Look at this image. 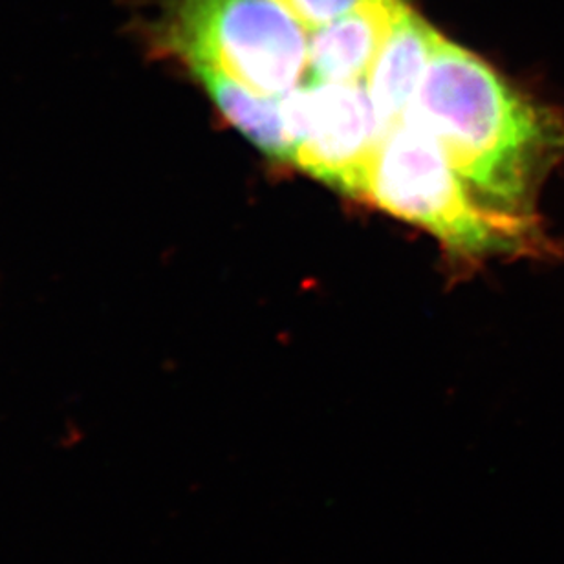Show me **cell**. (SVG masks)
Returning a JSON list of instances; mask_svg holds the SVG:
<instances>
[{
	"label": "cell",
	"mask_w": 564,
	"mask_h": 564,
	"mask_svg": "<svg viewBox=\"0 0 564 564\" xmlns=\"http://www.w3.org/2000/svg\"><path fill=\"white\" fill-rule=\"evenodd\" d=\"M403 118L438 141L475 195L506 212L533 215L539 184L564 158L563 118L444 37Z\"/></svg>",
	"instance_id": "obj_1"
},
{
	"label": "cell",
	"mask_w": 564,
	"mask_h": 564,
	"mask_svg": "<svg viewBox=\"0 0 564 564\" xmlns=\"http://www.w3.org/2000/svg\"><path fill=\"white\" fill-rule=\"evenodd\" d=\"M359 198L416 224L464 256L543 250L538 218L499 209L475 195L438 141L409 118L381 138Z\"/></svg>",
	"instance_id": "obj_2"
},
{
	"label": "cell",
	"mask_w": 564,
	"mask_h": 564,
	"mask_svg": "<svg viewBox=\"0 0 564 564\" xmlns=\"http://www.w3.org/2000/svg\"><path fill=\"white\" fill-rule=\"evenodd\" d=\"M143 33L187 68L209 66L268 96L308 74L310 32L279 0H162Z\"/></svg>",
	"instance_id": "obj_3"
},
{
	"label": "cell",
	"mask_w": 564,
	"mask_h": 564,
	"mask_svg": "<svg viewBox=\"0 0 564 564\" xmlns=\"http://www.w3.org/2000/svg\"><path fill=\"white\" fill-rule=\"evenodd\" d=\"M292 132V163L358 196L386 129L365 82H310L282 96Z\"/></svg>",
	"instance_id": "obj_4"
},
{
	"label": "cell",
	"mask_w": 564,
	"mask_h": 564,
	"mask_svg": "<svg viewBox=\"0 0 564 564\" xmlns=\"http://www.w3.org/2000/svg\"><path fill=\"white\" fill-rule=\"evenodd\" d=\"M408 8L402 0L364 4L310 32V82H365L394 22Z\"/></svg>",
	"instance_id": "obj_5"
},
{
	"label": "cell",
	"mask_w": 564,
	"mask_h": 564,
	"mask_svg": "<svg viewBox=\"0 0 564 564\" xmlns=\"http://www.w3.org/2000/svg\"><path fill=\"white\" fill-rule=\"evenodd\" d=\"M440 39L442 35L409 6L394 22L365 77L370 101L386 131L411 109Z\"/></svg>",
	"instance_id": "obj_6"
},
{
	"label": "cell",
	"mask_w": 564,
	"mask_h": 564,
	"mask_svg": "<svg viewBox=\"0 0 564 564\" xmlns=\"http://www.w3.org/2000/svg\"><path fill=\"white\" fill-rule=\"evenodd\" d=\"M200 87L231 126L268 156L292 163L293 140L282 96L257 93L209 66H189Z\"/></svg>",
	"instance_id": "obj_7"
},
{
	"label": "cell",
	"mask_w": 564,
	"mask_h": 564,
	"mask_svg": "<svg viewBox=\"0 0 564 564\" xmlns=\"http://www.w3.org/2000/svg\"><path fill=\"white\" fill-rule=\"evenodd\" d=\"M308 32L364 4L365 0H279Z\"/></svg>",
	"instance_id": "obj_8"
}]
</instances>
